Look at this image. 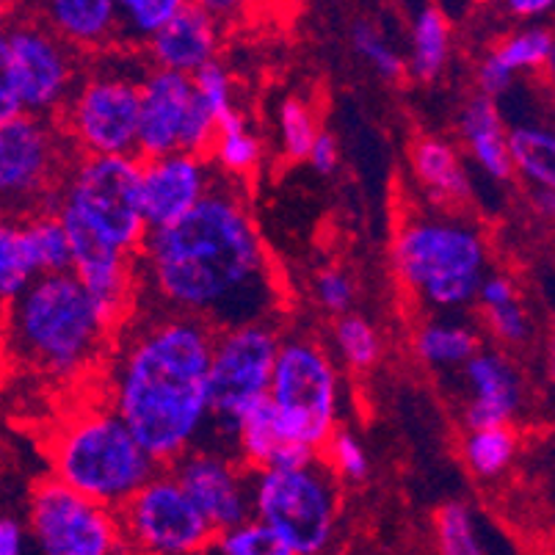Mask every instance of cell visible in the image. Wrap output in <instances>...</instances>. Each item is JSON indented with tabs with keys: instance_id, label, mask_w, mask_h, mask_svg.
<instances>
[{
	"instance_id": "6da1fadb",
	"label": "cell",
	"mask_w": 555,
	"mask_h": 555,
	"mask_svg": "<svg viewBox=\"0 0 555 555\" xmlns=\"http://www.w3.org/2000/svg\"><path fill=\"white\" fill-rule=\"evenodd\" d=\"M280 282L244 191L216 175L191 214L150 230L135 255V307L196 318L214 332L271 321Z\"/></svg>"
},
{
	"instance_id": "7a4b0ae2",
	"label": "cell",
	"mask_w": 555,
	"mask_h": 555,
	"mask_svg": "<svg viewBox=\"0 0 555 555\" xmlns=\"http://www.w3.org/2000/svg\"><path fill=\"white\" fill-rule=\"evenodd\" d=\"M216 332L196 318L133 310L105 357V403L158 467L208 446Z\"/></svg>"
},
{
	"instance_id": "3957f363",
	"label": "cell",
	"mask_w": 555,
	"mask_h": 555,
	"mask_svg": "<svg viewBox=\"0 0 555 555\" xmlns=\"http://www.w3.org/2000/svg\"><path fill=\"white\" fill-rule=\"evenodd\" d=\"M114 332L73 274H50L9 305L0 346L28 371L75 382L105 362Z\"/></svg>"
},
{
	"instance_id": "277c9868",
	"label": "cell",
	"mask_w": 555,
	"mask_h": 555,
	"mask_svg": "<svg viewBox=\"0 0 555 555\" xmlns=\"http://www.w3.org/2000/svg\"><path fill=\"white\" fill-rule=\"evenodd\" d=\"M392 269L428 310H467L489 274L487 235L476 221L451 210L409 214L392 241Z\"/></svg>"
},
{
	"instance_id": "5b68a950",
	"label": "cell",
	"mask_w": 555,
	"mask_h": 555,
	"mask_svg": "<svg viewBox=\"0 0 555 555\" xmlns=\"http://www.w3.org/2000/svg\"><path fill=\"white\" fill-rule=\"evenodd\" d=\"M48 459L50 478L114 512L158 470L105 401L64 417L50 437Z\"/></svg>"
},
{
	"instance_id": "8992f818",
	"label": "cell",
	"mask_w": 555,
	"mask_h": 555,
	"mask_svg": "<svg viewBox=\"0 0 555 555\" xmlns=\"http://www.w3.org/2000/svg\"><path fill=\"white\" fill-rule=\"evenodd\" d=\"M59 219L80 227L100 244L139 255L147 238L141 214V158L80 155L69 166L55 205Z\"/></svg>"
},
{
	"instance_id": "52a82bcc",
	"label": "cell",
	"mask_w": 555,
	"mask_h": 555,
	"mask_svg": "<svg viewBox=\"0 0 555 555\" xmlns=\"http://www.w3.org/2000/svg\"><path fill=\"white\" fill-rule=\"evenodd\" d=\"M251 517L282 537L294 555H324L340 522V483L324 459L251 473Z\"/></svg>"
},
{
	"instance_id": "ba28073f",
	"label": "cell",
	"mask_w": 555,
	"mask_h": 555,
	"mask_svg": "<svg viewBox=\"0 0 555 555\" xmlns=\"http://www.w3.org/2000/svg\"><path fill=\"white\" fill-rule=\"evenodd\" d=\"M150 64L133 59H111L80 75L73 94L55 116L75 153L135 155L139 128V86Z\"/></svg>"
},
{
	"instance_id": "9c48e42d",
	"label": "cell",
	"mask_w": 555,
	"mask_h": 555,
	"mask_svg": "<svg viewBox=\"0 0 555 555\" xmlns=\"http://www.w3.org/2000/svg\"><path fill=\"white\" fill-rule=\"evenodd\" d=\"M269 401L287 440L321 453L340 423V373L330 351L305 335L280 340Z\"/></svg>"
},
{
	"instance_id": "30bf717a",
	"label": "cell",
	"mask_w": 555,
	"mask_h": 555,
	"mask_svg": "<svg viewBox=\"0 0 555 555\" xmlns=\"http://www.w3.org/2000/svg\"><path fill=\"white\" fill-rule=\"evenodd\" d=\"M280 340L274 321L216 332L208 367V446L232 453V434L238 421L251 406L269 398Z\"/></svg>"
},
{
	"instance_id": "8fae6325",
	"label": "cell",
	"mask_w": 555,
	"mask_h": 555,
	"mask_svg": "<svg viewBox=\"0 0 555 555\" xmlns=\"http://www.w3.org/2000/svg\"><path fill=\"white\" fill-rule=\"evenodd\" d=\"M75 150L55 119L23 114L0 125V214H55Z\"/></svg>"
},
{
	"instance_id": "7c38bea8",
	"label": "cell",
	"mask_w": 555,
	"mask_h": 555,
	"mask_svg": "<svg viewBox=\"0 0 555 555\" xmlns=\"http://www.w3.org/2000/svg\"><path fill=\"white\" fill-rule=\"evenodd\" d=\"M128 555H202L214 547L216 531L171 476L158 467L141 489L116 508Z\"/></svg>"
},
{
	"instance_id": "4fadbf2b",
	"label": "cell",
	"mask_w": 555,
	"mask_h": 555,
	"mask_svg": "<svg viewBox=\"0 0 555 555\" xmlns=\"http://www.w3.org/2000/svg\"><path fill=\"white\" fill-rule=\"evenodd\" d=\"M28 531L42 555H128L114 508L42 478L28 503Z\"/></svg>"
},
{
	"instance_id": "5bb4252c",
	"label": "cell",
	"mask_w": 555,
	"mask_h": 555,
	"mask_svg": "<svg viewBox=\"0 0 555 555\" xmlns=\"http://www.w3.org/2000/svg\"><path fill=\"white\" fill-rule=\"evenodd\" d=\"M23 111L55 119L80 78V55L34 14H20L3 28Z\"/></svg>"
},
{
	"instance_id": "9a60e30c",
	"label": "cell",
	"mask_w": 555,
	"mask_h": 555,
	"mask_svg": "<svg viewBox=\"0 0 555 555\" xmlns=\"http://www.w3.org/2000/svg\"><path fill=\"white\" fill-rule=\"evenodd\" d=\"M169 470L216 533L251 519V470L235 453L199 446Z\"/></svg>"
},
{
	"instance_id": "2e32d148",
	"label": "cell",
	"mask_w": 555,
	"mask_h": 555,
	"mask_svg": "<svg viewBox=\"0 0 555 555\" xmlns=\"http://www.w3.org/2000/svg\"><path fill=\"white\" fill-rule=\"evenodd\" d=\"M216 175L208 158L180 150L141 160V214L147 230H160L191 214L214 189Z\"/></svg>"
},
{
	"instance_id": "e0dca14e",
	"label": "cell",
	"mask_w": 555,
	"mask_h": 555,
	"mask_svg": "<svg viewBox=\"0 0 555 555\" xmlns=\"http://www.w3.org/2000/svg\"><path fill=\"white\" fill-rule=\"evenodd\" d=\"M194 86L191 78L150 67L139 86V128H135V158H160L178 153L180 130L189 114Z\"/></svg>"
},
{
	"instance_id": "ac0fdd59",
	"label": "cell",
	"mask_w": 555,
	"mask_h": 555,
	"mask_svg": "<svg viewBox=\"0 0 555 555\" xmlns=\"http://www.w3.org/2000/svg\"><path fill=\"white\" fill-rule=\"evenodd\" d=\"M464 385H467V406L464 423L470 428L512 426L522 409L525 385L517 365L503 351L478 348L476 354L462 365Z\"/></svg>"
},
{
	"instance_id": "d6986e66",
	"label": "cell",
	"mask_w": 555,
	"mask_h": 555,
	"mask_svg": "<svg viewBox=\"0 0 555 555\" xmlns=\"http://www.w3.org/2000/svg\"><path fill=\"white\" fill-rule=\"evenodd\" d=\"M221 42H224V23H219L205 9L185 3L144 48H147L150 67L191 78L202 67L219 62Z\"/></svg>"
},
{
	"instance_id": "ffe728a7",
	"label": "cell",
	"mask_w": 555,
	"mask_h": 555,
	"mask_svg": "<svg viewBox=\"0 0 555 555\" xmlns=\"http://www.w3.org/2000/svg\"><path fill=\"white\" fill-rule=\"evenodd\" d=\"M37 12L55 37L75 53L100 55L119 44L116 0H34Z\"/></svg>"
},
{
	"instance_id": "44dd1931",
	"label": "cell",
	"mask_w": 555,
	"mask_h": 555,
	"mask_svg": "<svg viewBox=\"0 0 555 555\" xmlns=\"http://www.w3.org/2000/svg\"><path fill=\"white\" fill-rule=\"evenodd\" d=\"M409 164L417 185L426 191L431 208L456 214L473 199V183L462 153L448 139L423 135L409 150Z\"/></svg>"
},
{
	"instance_id": "7402d4cb",
	"label": "cell",
	"mask_w": 555,
	"mask_h": 555,
	"mask_svg": "<svg viewBox=\"0 0 555 555\" xmlns=\"http://www.w3.org/2000/svg\"><path fill=\"white\" fill-rule=\"evenodd\" d=\"M232 453L251 473L271 470V467H296V464H305L318 456V453L305 451V448L287 440L285 428H282L276 409L271 406L269 398L251 406L241 417L235 434H232Z\"/></svg>"
},
{
	"instance_id": "603a6c76",
	"label": "cell",
	"mask_w": 555,
	"mask_h": 555,
	"mask_svg": "<svg viewBox=\"0 0 555 555\" xmlns=\"http://www.w3.org/2000/svg\"><path fill=\"white\" fill-rule=\"evenodd\" d=\"M459 135L473 164L489 180L506 183L514 178L512 160H508V128L494 100L483 94L467 100L459 114Z\"/></svg>"
},
{
	"instance_id": "cb8c5ba5",
	"label": "cell",
	"mask_w": 555,
	"mask_h": 555,
	"mask_svg": "<svg viewBox=\"0 0 555 555\" xmlns=\"http://www.w3.org/2000/svg\"><path fill=\"white\" fill-rule=\"evenodd\" d=\"M451 20L434 0H412L409 7V59L406 75L421 83H434L451 64Z\"/></svg>"
},
{
	"instance_id": "d4e9b609",
	"label": "cell",
	"mask_w": 555,
	"mask_h": 555,
	"mask_svg": "<svg viewBox=\"0 0 555 555\" xmlns=\"http://www.w3.org/2000/svg\"><path fill=\"white\" fill-rule=\"evenodd\" d=\"M415 354L434 371L462 367L481 348V337L473 326L456 318H428L415 332Z\"/></svg>"
},
{
	"instance_id": "484cf974",
	"label": "cell",
	"mask_w": 555,
	"mask_h": 555,
	"mask_svg": "<svg viewBox=\"0 0 555 555\" xmlns=\"http://www.w3.org/2000/svg\"><path fill=\"white\" fill-rule=\"evenodd\" d=\"M262 158V144L255 133H251L249 122L241 108H232L219 119V130H216V141L210 147L208 160L221 178H230L238 183L241 178H249L251 171H257Z\"/></svg>"
},
{
	"instance_id": "4316f807",
	"label": "cell",
	"mask_w": 555,
	"mask_h": 555,
	"mask_svg": "<svg viewBox=\"0 0 555 555\" xmlns=\"http://www.w3.org/2000/svg\"><path fill=\"white\" fill-rule=\"evenodd\" d=\"M512 171L531 189L555 191V133L547 125H514L508 128Z\"/></svg>"
},
{
	"instance_id": "83f0119b",
	"label": "cell",
	"mask_w": 555,
	"mask_h": 555,
	"mask_svg": "<svg viewBox=\"0 0 555 555\" xmlns=\"http://www.w3.org/2000/svg\"><path fill=\"white\" fill-rule=\"evenodd\" d=\"M494 62L506 67L508 73L517 75H537L553 67L555 59V39L553 31L542 23H528L514 28L512 34L501 39L489 50Z\"/></svg>"
},
{
	"instance_id": "f1b7e54d",
	"label": "cell",
	"mask_w": 555,
	"mask_h": 555,
	"mask_svg": "<svg viewBox=\"0 0 555 555\" xmlns=\"http://www.w3.org/2000/svg\"><path fill=\"white\" fill-rule=\"evenodd\" d=\"M25 244L31 255L37 276L69 274L73 269V246L59 214H34L23 219Z\"/></svg>"
},
{
	"instance_id": "f546056e",
	"label": "cell",
	"mask_w": 555,
	"mask_h": 555,
	"mask_svg": "<svg viewBox=\"0 0 555 555\" xmlns=\"http://www.w3.org/2000/svg\"><path fill=\"white\" fill-rule=\"evenodd\" d=\"M517 431L512 426L470 428L462 442V459L478 478H501L517 459Z\"/></svg>"
},
{
	"instance_id": "4dcf8cb0",
	"label": "cell",
	"mask_w": 555,
	"mask_h": 555,
	"mask_svg": "<svg viewBox=\"0 0 555 555\" xmlns=\"http://www.w3.org/2000/svg\"><path fill=\"white\" fill-rule=\"evenodd\" d=\"M34 280L37 269L25 244L23 219L0 214V301L12 305Z\"/></svg>"
},
{
	"instance_id": "1f68e13d",
	"label": "cell",
	"mask_w": 555,
	"mask_h": 555,
	"mask_svg": "<svg viewBox=\"0 0 555 555\" xmlns=\"http://www.w3.org/2000/svg\"><path fill=\"white\" fill-rule=\"evenodd\" d=\"M335 351L351 371H371L382 357V337L373 330L367 318L346 312L337 315V324L332 330Z\"/></svg>"
},
{
	"instance_id": "d6a6232c",
	"label": "cell",
	"mask_w": 555,
	"mask_h": 555,
	"mask_svg": "<svg viewBox=\"0 0 555 555\" xmlns=\"http://www.w3.org/2000/svg\"><path fill=\"white\" fill-rule=\"evenodd\" d=\"M434 533H437L440 555H487L481 533H478L476 514L464 503H446L434 517Z\"/></svg>"
},
{
	"instance_id": "836d02e7",
	"label": "cell",
	"mask_w": 555,
	"mask_h": 555,
	"mask_svg": "<svg viewBox=\"0 0 555 555\" xmlns=\"http://www.w3.org/2000/svg\"><path fill=\"white\" fill-rule=\"evenodd\" d=\"M189 0H116L119 37L147 44Z\"/></svg>"
},
{
	"instance_id": "e575fe53",
	"label": "cell",
	"mask_w": 555,
	"mask_h": 555,
	"mask_svg": "<svg viewBox=\"0 0 555 555\" xmlns=\"http://www.w3.org/2000/svg\"><path fill=\"white\" fill-rule=\"evenodd\" d=\"M351 44H354L357 55L371 64L373 73L385 80H401L406 75V59L401 55V50L371 20H357L351 28Z\"/></svg>"
},
{
	"instance_id": "d590c367",
	"label": "cell",
	"mask_w": 555,
	"mask_h": 555,
	"mask_svg": "<svg viewBox=\"0 0 555 555\" xmlns=\"http://www.w3.org/2000/svg\"><path fill=\"white\" fill-rule=\"evenodd\" d=\"M214 547L219 555H294L276 531L260 519H246L230 531L216 533Z\"/></svg>"
},
{
	"instance_id": "8d00e7d4",
	"label": "cell",
	"mask_w": 555,
	"mask_h": 555,
	"mask_svg": "<svg viewBox=\"0 0 555 555\" xmlns=\"http://www.w3.org/2000/svg\"><path fill=\"white\" fill-rule=\"evenodd\" d=\"M318 456L324 459L337 483H362L371 476V456H367L365 446L346 428H337Z\"/></svg>"
},
{
	"instance_id": "74e56055",
	"label": "cell",
	"mask_w": 555,
	"mask_h": 555,
	"mask_svg": "<svg viewBox=\"0 0 555 555\" xmlns=\"http://www.w3.org/2000/svg\"><path fill=\"white\" fill-rule=\"evenodd\" d=\"M318 133V119L305 100L287 98L280 105V144L287 160H307Z\"/></svg>"
},
{
	"instance_id": "f35d334b",
	"label": "cell",
	"mask_w": 555,
	"mask_h": 555,
	"mask_svg": "<svg viewBox=\"0 0 555 555\" xmlns=\"http://www.w3.org/2000/svg\"><path fill=\"white\" fill-rule=\"evenodd\" d=\"M191 83H194L196 98L214 111L216 119L230 114L232 108H238V103H235V83H232L230 69L221 62L208 64V67H202L196 75H191Z\"/></svg>"
},
{
	"instance_id": "ab89813d",
	"label": "cell",
	"mask_w": 555,
	"mask_h": 555,
	"mask_svg": "<svg viewBox=\"0 0 555 555\" xmlns=\"http://www.w3.org/2000/svg\"><path fill=\"white\" fill-rule=\"evenodd\" d=\"M216 130H219V119H216L214 111L202 103L196 94H191L189 114H185L183 130H180V153H191V155L208 158L210 147H214V141H216Z\"/></svg>"
},
{
	"instance_id": "60d3db41",
	"label": "cell",
	"mask_w": 555,
	"mask_h": 555,
	"mask_svg": "<svg viewBox=\"0 0 555 555\" xmlns=\"http://www.w3.org/2000/svg\"><path fill=\"white\" fill-rule=\"evenodd\" d=\"M481 315L487 321L489 332L501 343H506V346H522L531 337V315H528L525 305L519 301V296L512 301H503V305L487 307V310H481Z\"/></svg>"
},
{
	"instance_id": "b9f144b4",
	"label": "cell",
	"mask_w": 555,
	"mask_h": 555,
	"mask_svg": "<svg viewBox=\"0 0 555 555\" xmlns=\"http://www.w3.org/2000/svg\"><path fill=\"white\" fill-rule=\"evenodd\" d=\"M312 294L315 301L332 315H346L354 305V282L343 269H321L312 280Z\"/></svg>"
},
{
	"instance_id": "7bdbcfd3",
	"label": "cell",
	"mask_w": 555,
	"mask_h": 555,
	"mask_svg": "<svg viewBox=\"0 0 555 555\" xmlns=\"http://www.w3.org/2000/svg\"><path fill=\"white\" fill-rule=\"evenodd\" d=\"M23 100H20L17 80H14L12 59H9V44L3 31H0V125L12 122L23 116Z\"/></svg>"
},
{
	"instance_id": "ee69618b",
	"label": "cell",
	"mask_w": 555,
	"mask_h": 555,
	"mask_svg": "<svg viewBox=\"0 0 555 555\" xmlns=\"http://www.w3.org/2000/svg\"><path fill=\"white\" fill-rule=\"evenodd\" d=\"M307 160H310L312 169L321 171V175H332V171L337 169V164H340V147H337V141L321 130V133L315 135V141H312Z\"/></svg>"
},
{
	"instance_id": "f6af8a7d",
	"label": "cell",
	"mask_w": 555,
	"mask_h": 555,
	"mask_svg": "<svg viewBox=\"0 0 555 555\" xmlns=\"http://www.w3.org/2000/svg\"><path fill=\"white\" fill-rule=\"evenodd\" d=\"M498 3H501L508 17L519 20L522 25L542 23L555 7V0H498Z\"/></svg>"
},
{
	"instance_id": "bcb514c9",
	"label": "cell",
	"mask_w": 555,
	"mask_h": 555,
	"mask_svg": "<svg viewBox=\"0 0 555 555\" xmlns=\"http://www.w3.org/2000/svg\"><path fill=\"white\" fill-rule=\"evenodd\" d=\"M189 3H194V7L205 9L208 14H214L219 23L241 17V14H246L251 7H255V0H189Z\"/></svg>"
},
{
	"instance_id": "7dc6e473",
	"label": "cell",
	"mask_w": 555,
	"mask_h": 555,
	"mask_svg": "<svg viewBox=\"0 0 555 555\" xmlns=\"http://www.w3.org/2000/svg\"><path fill=\"white\" fill-rule=\"evenodd\" d=\"M0 555H25V528L12 517H0Z\"/></svg>"
},
{
	"instance_id": "c3c4849f",
	"label": "cell",
	"mask_w": 555,
	"mask_h": 555,
	"mask_svg": "<svg viewBox=\"0 0 555 555\" xmlns=\"http://www.w3.org/2000/svg\"><path fill=\"white\" fill-rule=\"evenodd\" d=\"M531 199L537 214H542L544 219H553L555 210V191L553 189H531Z\"/></svg>"
},
{
	"instance_id": "681fc988",
	"label": "cell",
	"mask_w": 555,
	"mask_h": 555,
	"mask_svg": "<svg viewBox=\"0 0 555 555\" xmlns=\"http://www.w3.org/2000/svg\"><path fill=\"white\" fill-rule=\"evenodd\" d=\"M14 17V0H0V31L12 23Z\"/></svg>"
},
{
	"instance_id": "f907efd6",
	"label": "cell",
	"mask_w": 555,
	"mask_h": 555,
	"mask_svg": "<svg viewBox=\"0 0 555 555\" xmlns=\"http://www.w3.org/2000/svg\"><path fill=\"white\" fill-rule=\"evenodd\" d=\"M7 312H9V305L7 301H0V332H3V326H7Z\"/></svg>"
},
{
	"instance_id": "816d5d0a",
	"label": "cell",
	"mask_w": 555,
	"mask_h": 555,
	"mask_svg": "<svg viewBox=\"0 0 555 555\" xmlns=\"http://www.w3.org/2000/svg\"><path fill=\"white\" fill-rule=\"evenodd\" d=\"M378 3H387V0H378Z\"/></svg>"
}]
</instances>
